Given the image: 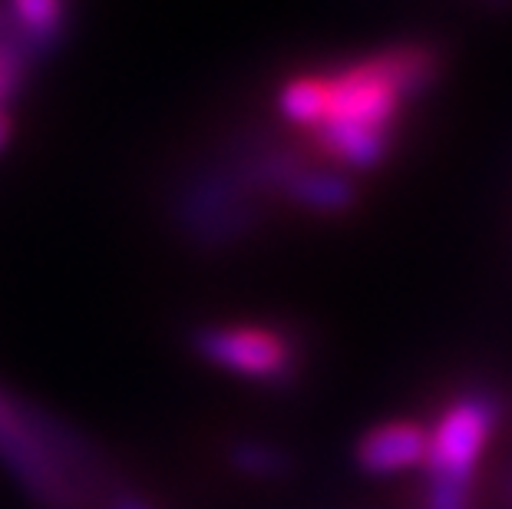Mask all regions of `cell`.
Returning a JSON list of instances; mask_svg holds the SVG:
<instances>
[{
  "instance_id": "1",
  "label": "cell",
  "mask_w": 512,
  "mask_h": 509,
  "mask_svg": "<svg viewBox=\"0 0 512 509\" xmlns=\"http://www.w3.org/2000/svg\"><path fill=\"white\" fill-rule=\"evenodd\" d=\"M443 67V50L433 40H394L341 67L318 70L321 123L314 133L367 129L397 136L403 110L437 90Z\"/></svg>"
},
{
  "instance_id": "2",
  "label": "cell",
  "mask_w": 512,
  "mask_h": 509,
  "mask_svg": "<svg viewBox=\"0 0 512 509\" xmlns=\"http://www.w3.org/2000/svg\"><path fill=\"white\" fill-rule=\"evenodd\" d=\"M261 192L252 186L232 146L199 162L176 182L169 219L195 248H228L245 242L261 219Z\"/></svg>"
},
{
  "instance_id": "3",
  "label": "cell",
  "mask_w": 512,
  "mask_h": 509,
  "mask_svg": "<svg viewBox=\"0 0 512 509\" xmlns=\"http://www.w3.org/2000/svg\"><path fill=\"white\" fill-rule=\"evenodd\" d=\"M0 463L43 509H80L83 453L47 414L0 387Z\"/></svg>"
},
{
  "instance_id": "4",
  "label": "cell",
  "mask_w": 512,
  "mask_h": 509,
  "mask_svg": "<svg viewBox=\"0 0 512 509\" xmlns=\"http://www.w3.org/2000/svg\"><path fill=\"white\" fill-rule=\"evenodd\" d=\"M499 424V404L486 391H466L440 410L430 427L427 509H470L476 470Z\"/></svg>"
},
{
  "instance_id": "5",
  "label": "cell",
  "mask_w": 512,
  "mask_h": 509,
  "mask_svg": "<svg viewBox=\"0 0 512 509\" xmlns=\"http://www.w3.org/2000/svg\"><path fill=\"white\" fill-rule=\"evenodd\" d=\"M192 351L238 381L285 387L298 377L301 348L288 331L261 321H219L192 331Z\"/></svg>"
},
{
  "instance_id": "6",
  "label": "cell",
  "mask_w": 512,
  "mask_h": 509,
  "mask_svg": "<svg viewBox=\"0 0 512 509\" xmlns=\"http://www.w3.org/2000/svg\"><path fill=\"white\" fill-rule=\"evenodd\" d=\"M430 427L420 420H384L361 433L354 450L357 467L370 476H397L427 467Z\"/></svg>"
},
{
  "instance_id": "7",
  "label": "cell",
  "mask_w": 512,
  "mask_h": 509,
  "mask_svg": "<svg viewBox=\"0 0 512 509\" xmlns=\"http://www.w3.org/2000/svg\"><path fill=\"white\" fill-rule=\"evenodd\" d=\"M70 14V0H4L7 34L34 63L50 57L67 40Z\"/></svg>"
},
{
  "instance_id": "8",
  "label": "cell",
  "mask_w": 512,
  "mask_h": 509,
  "mask_svg": "<svg viewBox=\"0 0 512 509\" xmlns=\"http://www.w3.org/2000/svg\"><path fill=\"white\" fill-rule=\"evenodd\" d=\"M278 199L311 215H344L357 205V186L351 172L308 162L285 182Z\"/></svg>"
},
{
  "instance_id": "9",
  "label": "cell",
  "mask_w": 512,
  "mask_h": 509,
  "mask_svg": "<svg viewBox=\"0 0 512 509\" xmlns=\"http://www.w3.org/2000/svg\"><path fill=\"white\" fill-rule=\"evenodd\" d=\"M30 67H34V60H30L14 40L7 37L0 43V113H7L10 106H14L17 93L24 90Z\"/></svg>"
},
{
  "instance_id": "10",
  "label": "cell",
  "mask_w": 512,
  "mask_h": 509,
  "mask_svg": "<svg viewBox=\"0 0 512 509\" xmlns=\"http://www.w3.org/2000/svg\"><path fill=\"white\" fill-rule=\"evenodd\" d=\"M232 463L242 467L245 473L255 476H275L281 470V453L265 447V443H238L232 453Z\"/></svg>"
},
{
  "instance_id": "11",
  "label": "cell",
  "mask_w": 512,
  "mask_h": 509,
  "mask_svg": "<svg viewBox=\"0 0 512 509\" xmlns=\"http://www.w3.org/2000/svg\"><path fill=\"white\" fill-rule=\"evenodd\" d=\"M14 129H17V119H14V110L0 113V153L7 149V143L14 139Z\"/></svg>"
},
{
  "instance_id": "12",
  "label": "cell",
  "mask_w": 512,
  "mask_h": 509,
  "mask_svg": "<svg viewBox=\"0 0 512 509\" xmlns=\"http://www.w3.org/2000/svg\"><path fill=\"white\" fill-rule=\"evenodd\" d=\"M113 509H152V506L143 500V496H133V493H129V496H123V500H116Z\"/></svg>"
},
{
  "instance_id": "13",
  "label": "cell",
  "mask_w": 512,
  "mask_h": 509,
  "mask_svg": "<svg viewBox=\"0 0 512 509\" xmlns=\"http://www.w3.org/2000/svg\"><path fill=\"white\" fill-rule=\"evenodd\" d=\"M10 34H7V17H4V0H0V43H4Z\"/></svg>"
},
{
  "instance_id": "14",
  "label": "cell",
  "mask_w": 512,
  "mask_h": 509,
  "mask_svg": "<svg viewBox=\"0 0 512 509\" xmlns=\"http://www.w3.org/2000/svg\"><path fill=\"white\" fill-rule=\"evenodd\" d=\"M489 4H509V0H489Z\"/></svg>"
}]
</instances>
